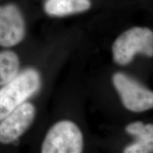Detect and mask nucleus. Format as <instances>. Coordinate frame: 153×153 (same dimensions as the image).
I'll return each mask as SVG.
<instances>
[{
	"mask_svg": "<svg viewBox=\"0 0 153 153\" xmlns=\"http://www.w3.org/2000/svg\"><path fill=\"white\" fill-rule=\"evenodd\" d=\"M41 76L38 71L28 68L19 72L0 89V120L39 90Z\"/></svg>",
	"mask_w": 153,
	"mask_h": 153,
	"instance_id": "1",
	"label": "nucleus"
},
{
	"mask_svg": "<svg viewBox=\"0 0 153 153\" xmlns=\"http://www.w3.org/2000/svg\"><path fill=\"white\" fill-rule=\"evenodd\" d=\"M115 62L126 65L137 53L148 57L153 55V33L148 28L134 27L118 37L112 46Z\"/></svg>",
	"mask_w": 153,
	"mask_h": 153,
	"instance_id": "2",
	"label": "nucleus"
},
{
	"mask_svg": "<svg viewBox=\"0 0 153 153\" xmlns=\"http://www.w3.org/2000/svg\"><path fill=\"white\" fill-rule=\"evenodd\" d=\"M83 136L73 122L62 120L49 130L42 145L43 153H80Z\"/></svg>",
	"mask_w": 153,
	"mask_h": 153,
	"instance_id": "3",
	"label": "nucleus"
},
{
	"mask_svg": "<svg viewBox=\"0 0 153 153\" xmlns=\"http://www.w3.org/2000/svg\"><path fill=\"white\" fill-rule=\"evenodd\" d=\"M113 83L126 108L134 112H142L152 108V91L135 79L121 72H117L113 76Z\"/></svg>",
	"mask_w": 153,
	"mask_h": 153,
	"instance_id": "4",
	"label": "nucleus"
},
{
	"mask_svg": "<svg viewBox=\"0 0 153 153\" xmlns=\"http://www.w3.org/2000/svg\"><path fill=\"white\" fill-rule=\"evenodd\" d=\"M36 108L24 102L0 120V143L9 144L18 140L33 123Z\"/></svg>",
	"mask_w": 153,
	"mask_h": 153,
	"instance_id": "5",
	"label": "nucleus"
},
{
	"mask_svg": "<svg viewBox=\"0 0 153 153\" xmlns=\"http://www.w3.org/2000/svg\"><path fill=\"white\" fill-rule=\"evenodd\" d=\"M25 35L26 23L20 9L14 4L0 5V46H14Z\"/></svg>",
	"mask_w": 153,
	"mask_h": 153,
	"instance_id": "6",
	"label": "nucleus"
},
{
	"mask_svg": "<svg viewBox=\"0 0 153 153\" xmlns=\"http://www.w3.org/2000/svg\"><path fill=\"white\" fill-rule=\"evenodd\" d=\"M127 133L134 135L136 140L125 148V153H148L153 150V126L145 125L143 122H135L126 128Z\"/></svg>",
	"mask_w": 153,
	"mask_h": 153,
	"instance_id": "7",
	"label": "nucleus"
},
{
	"mask_svg": "<svg viewBox=\"0 0 153 153\" xmlns=\"http://www.w3.org/2000/svg\"><path fill=\"white\" fill-rule=\"evenodd\" d=\"M90 7V0H46L44 5L45 12L54 16H65L81 13Z\"/></svg>",
	"mask_w": 153,
	"mask_h": 153,
	"instance_id": "8",
	"label": "nucleus"
},
{
	"mask_svg": "<svg viewBox=\"0 0 153 153\" xmlns=\"http://www.w3.org/2000/svg\"><path fill=\"white\" fill-rule=\"evenodd\" d=\"M20 62L16 53L11 51L0 52V87L12 80L19 72Z\"/></svg>",
	"mask_w": 153,
	"mask_h": 153,
	"instance_id": "9",
	"label": "nucleus"
}]
</instances>
